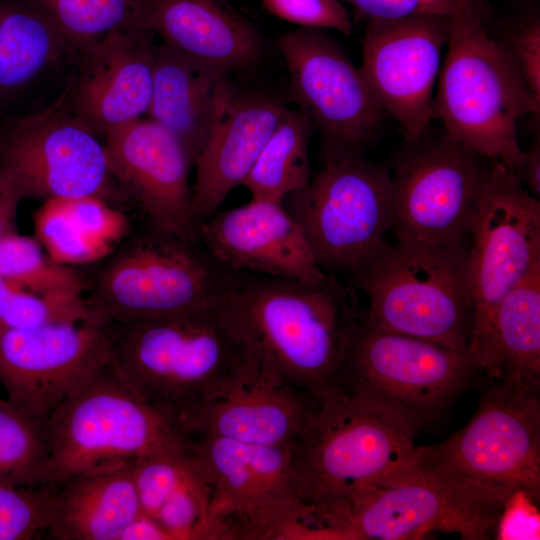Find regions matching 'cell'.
I'll list each match as a JSON object with an SVG mask.
<instances>
[{"label": "cell", "instance_id": "1", "mask_svg": "<svg viewBox=\"0 0 540 540\" xmlns=\"http://www.w3.org/2000/svg\"><path fill=\"white\" fill-rule=\"evenodd\" d=\"M228 307L266 368L320 407L344 396L342 373L364 316L354 291L327 273L316 281L239 272Z\"/></svg>", "mask_w": 540, "mask_h": 540}, {"label": "cell", "instance_id": "2", "mask_svg": "<svg viewBox=\"0 0 540 540\" xmlns=\"http://www.w3.org/2000/svg\"><path fill=\"white\" fill-rule=\"evenodd\" d=\"M227 301L107 324L108 368L137 397L182 428L189 416L240 382L252 366L250 348Z\"/></svg>", "mask_w": 540, "mask_h": 540}, {"label": "cell", "instance_id": "3", "mask_svg": "<svg viewBox=\"0 0 540 540\" xmlns=\"http://www.w3.org/2000/svg\"><path fill=\"white\" fill-rule=\"evenodd\" d=\"M447 45L433 118L450 141L514 171L524 154L517 123L540 104L506 47L488 34L481 9L451 17Z\"/></svg>", "mask_w": 540, "mask_h": 540}, {"label": "cell", "instance_id": "4", "mask_svg": "<svg viewBox=\"0 0 540 540\" xmlns=\"http://www.w3.org/2000/svg\"><path fill=\"white\" fill-rule=\"evenodd\" d=\"M469 245L385 241L350 273L377 328L467 351L474 305Z\"/></svg>", "mask_w": 540, "mask_h": 540}, {"label": "cell", "instance_id": "5", "mask_svg": "<svg viewBox=\"0 0 540 540\" xmlns=\"http://www.w3.org/2000/svg\"><path fill=\"white\" fill-rule=\"evenodd\" d=\"M99 262L93 275H85V301L93 318L103 324L224 303L239 274L199 239H185L150 224Z\"/></svg>", "mask_w": 540, "mask_h": 540}, {"label": "cell", "instance_id": "6", "mask_svg": "<svg viewBox=\"0 0 540 540\" xmlns=\"http://www.w3.org/2000/svg\"><path fill=\"white\" fill-rule=\"evenodd\" d=\"M418 429L371 401L344 395L320 407L293 445L298 497L311 513L349 501L383 477L415 462Z\"/></svg>", "mask_w": 540, "mask_h": 540}, {"label": "cell", "instance_id": "7", "mask_svg": "<svg viewBox=\"0 0 540 540\" xmlns=\"http://www.w3.org/2000/svg\"><path fill=\"white\" fill-rule=\"evenodd\" d=\"M504 505L413 463L314 513L313 521L322 539L410 540L438 531L484 540L495 534Z\"/></svg>", "mask_w": 540, "mask_h": 540}, {"label": "cell", "instance_id": "8", "mask_svg": "<svg viewBox=\"0 0 540 540\" xmlns=\"http://www.w3.org/2000/svg\"><path fill=\"white\" fill-rule=\"evenodd\" d=\"M474 305L467 353L491 380L501 376L497 314L508 293L540 262V202L501 162H492L469 233Z\"/></svg>", "mask_w": 540, "mask_h": 540}, {"label": "cell", "instance_id": "9", "mask_svg": "<svg viewBox=\"0 0 540 540\" xmlns=\"http://www.w3.org/2000/svg\"><path fill=\"white\" fill-rule=\"evenodd\" d=\"M46 431L53 483L133 464L189 441L176 422L137 397L108 366L49 415Z\"/></svg>", "mask_w": 540, "mask_h": 540}, {"label": "cell", "instance_id": "10", "mask_svg": "<svg viewBox=\"0 0 540 540\" xmlns=\"http://www.w3.org/2000/svg\"><path fill=\"white\" fill-rule=\"evenodd\" d=\"M414 464L504 504L518 492L538 502L539 394L495 381L461 429L436 445L416 447Z\"/></svg>", "mask_w": 540, "mask_h": 540}, {"label": "cell", "instance_id": "11", "mask_svg": "<svg viewBox=\"0 0 540 540\" xmlns=\"http://www.w3.org/2000/svg\"><path fill=\"white\" fill-rule=\"evenodd\" d=\"M188 438L212 489L202 539H292L310 515L297 494L293 446Z\"/></svg>", "mask_w": 540, "mask_h": 540}, {"label": "cell", "instance_id": "12", "mask_svg": "<svg viewBox=\"0 0 540 540\" xmlns=\"http://www.w3.org/2000/svg\"><path fill=\"white\" fill-rule=\"evenodd\" d=\"M480 372L467 351L374 327L363 316L344 365L342 390L419 429L448 408Z\"/></svg>", "mask_w": 540, "mask_h": 540}, {"label": "cell", "instance_id": "13", "mask_svg": "<svg viewBox=\"0 0 540 540\" xmlns=\"http://www.w3.org/2000/svg\"><path fill=\"white\" fill-rule=\"evenodd\" d=\"M283 206L324 272H351L385 242L392 228L390 170L359 154L326 157L324 169Z\"/></svg>", "mask_w": 540, "mask_h": 540}, {"label": "cell", "instance_id": "14", "mask_svg": "<svg viewBox=\"0 0 540 540\" xmlns=\"http://www.w3.org/2000/svg\"><path fill=\"white\" fill-rule=\"evenodd\" d=\"M0 170L23 199H130L114 185L104 143L72 110L66 90L45 109L10 119L0 132ZM116 180V179H115Z\"/></svg>", "mask_w": 540, "mask_h": 540}, {"label": "cell", "instance_id": "15", "mask_svg": "<svg viewBox=\"0 0 540 540\" xmlns=\"http://www.w3.org/2000/svg\"><path fill=\"white\" fill-rule=\"evenodd\" d=\"M407 142L390 170L397 240L469 245L492 162L444 135Z\"/></svg>", "mask_w": 540, "mask_h": 540}, {"label": "cell", "instance_id": "16", "mask_svg": "<svg viewBox=\"0 0 540 540\" xmlns=\"http://www.w3.org/2000/svg\"><path fill=\"white\" fill-rule=\"evenodd\" d=\"M279 47L292 94L326 142V157L359 154L373 135L382 109L360 68L323 29L299 28L284 34Z\"/></svg>", "mask_w": 540, "mask_h": 540}, {"label": "cell", "instance_id": "17", "mask_svg": "<svg viewBox=\"0 0 540 540\" xmlns=\"http://www.w3.org/2000/svg\"><path fill=\"white\" fill-rule=\"evenodd\" d=\"M107 366V324L0 328V384L8 400L41 419Z\"/></svg>", "mask_w": 540, "mask_h": 540}, {"label": "cell", "instance_id": "18", "mask_svg": "<svg viewBox=\"0 0 540 540\" xmlns=\"http://www.w3.org/2000/svg\"><path fill=\"white\" fill-rule=\"evenodd\" d=\"M451 17L420 15L372 19L362 41L360 71L382 110L407 141L428 136L433 92Z\"/></svg>", "mask_w": 540, "mask_h": 540}, {"label": "cell", "instance_id": "19", "mask_svg": "<svg viewBox=\"0 0 540 540\" xmlns=\"http://www.w3.org/2000/svg\"><path fill=\"white\" fill-rule=\"evenodd\" d=\"M104 146L110 169L148 224L185 239H198L192 202L193 166L179 141L142 117L109 129Z\"/></svg>", "mask_w": 540, "mask_h": 540}, {"label": "cell", "instance_id": "20", "mask_svg": "<svg viewBox=\"0 0 540 540\" xmlns=\"http://www.w3.org/2000/svg\"><path fill=\"white\" fill-rule=\"evenodd\" d=\"M154 36L139 27L114 30L75 53L78 70L65 88L68 101L98 136L148 112Z\"/></svg>", "mask_w": 540, "mask_h": 540}, {"label": "cell", "instance_id": "21", "mask_svg": "<svg viewBox=\"0 0 540 540\" xmlns=\"http://www.w3.org/2000/svg\"><path fill=\"white\" fill-rule=\"evenodd\" d=\"M251 351L253 363L246 376L183 423L188 437L293 446L306 433L320 405L275 376L252 348Z\"/></svg>", "mask_w": 540, "mask_h": 540}, {"label": "cell", "instance_id": "22", "mask_svg": "<svg viewBox=\"0 0 540 540\" xmlns=\"http://www.w3.org/2000/svg\"><path fill=\"white\" fill-rule=\"evenodd\" d=\"M198 239L236 272L302 281L320 280L327 274L283 204L251 199L215 212L200 223Z\"/></svg>", "mask_w": 540, "mask_h": 540}, {"label": "cell", "instance_id": "23", "mask_svg": "<svg viewBox=\"0 0 540 540\" xmlns=\"http://www.w3.org/2000/svg\"><path fill=\"white\" fill-rule=\"evenodd\" d=\"M286 109L273 97L232 90L194 163L192 202L199 223L243 184Z\"/></svg>", "mask_w": 540, "mask_h": 540}, {"label": "cell", "instance_id": "24", "mask_svg": "<svg viewBox=\"0 0 540 540\" xmlns=\"http://www.w3.org/2000/svg\"><path fill=\"white\" fill-rule=\"evenodd\" d=\"M138 25L229 74L253 66L263 52L259 32L227 0H142Z\"/></svg>", "mask_w": 540, "mask_h": 540}, {"label": "cell", "instance_id": "25", "mask_svg": "<svg viewBox=\"0 0 540 540\" xmlns=\"http://www.w3.org/2000/svg\"><path fill=\"white\" fill-rule=\"evenodd\" d=\"M226 71L156 44L150 119L182 145L192 165L234 89Z\"/></svg>", "mask_w": 540, "mask_h": 540}, {"label": "cell", "instance_id": "26", "mask_svg": "<svg viewBox=\"0 0 540 540\" xmlns=\"http://www.w3.org/2000/svg\"><path fill=\"white\" fill-rule=\"evenodd\" d=\"M132 464L57 483L47 536L56 540H119L141 512Z\"/></svg>", "mask_w": 540, "mask_h": 540}, {"label": "cell", "instance_id": "27", "mask_svg": "<svg viewBox=\"0 0 540 540\" xmlns=\"http://www.w3.org/2000/svg\"><path fill=\"white\" fill-rule=\"evenodd\" d=\"M131 472L143 513L159 522L172 539H200L212 489L190 441L134 462Z\"/></svg>", "mask_w": 540, "mask_h": 540}, {"label": "cell", "instance_id": "28", "mask_svg": "<svg viewBox=\"0 0 540 540\" xmlns=\"http://www.w3.org/2000/svg\"><path fill=\"white\" fill-rule=\"evenodd\" d=\"M74 56L73 45L41 13L22 0H0V101Z\"/></svg>", "mask_w": 540, "mask_h": 540}, {"label": "cell", "instance_id": "29", "mask_svg": "<svg viewBox=\"0 0 540 540\" xmlns=\"http://www.w3.org/2000/svg\"><path fill=\"white\" fill-rule=\"evenodd\" d=\"M501 376L505 385L540 393V262L502 301L497 314Z\"/></svg>", "mask_w": 540, "mask_h": 540}, {"label": "cell", "instance_id": "30", "mask_svg": "<svg viewBox=\"0 0 540 540\" xmlns=\"http://www.w3.org/2000/svg\"><path fill=\"white\" fill-rule=\"evenodd\" d=\"M310 132L311 122L305 114L285 110L242 184L252 199L283 204L309 183Z\"/></svg>", "mask_w": 540, "mask_h": 540}, {"label": "cell", "instance_id": "31", "mask_svg": "<svg viewBox=\"0 0 540 540\" xmlns=\"http://www.w3.org/2000/svg\"><path fill=\"white\" fill-rule=\"evenodd\" d=\"M51 483L46 420L0 399V484L36 487Z\"/></svg>", "mask_w": 540, "mask_h": 540}, {"label": "cell", "instance_id": "32", "mask_svg": "<svg viewBox=\"0 0 540 540\" xmlns=\"http://www.w3.org/2000/svg\"><path fill=\"white\" fill-rule=\"evenodd\" d=\"M0 276L17 289L34 293L85 295V275L54 261L38 240L18 232L0 239Z\"/></svg>", "mask_w": 540, "mask_h": 540}, {"label": "cell", "instance_id": "33", "mask_svg": "<svg viewBox=\"0 0 540 540\" xmlns=\"http://www.w3.org/2000/svg\"><path fill=\"white\" fill-rule=\"evenodd\" d=\"M22 1L47 18L73 45L76 53L114 30L139 27L142 0Z\"/></svg>", "mask_w": 540, "mask_h": 540}, {"label": "cell", "instance_id": "34", "mask_svg": "<svg viewBox=\"0 0 540 540\" xmlns=\"http://www.w3.org/2000/svg\"><path fill=\"white\" fill-rule=\"evenodd\" d=\"M37 239L48 255L65 265L97 262L113 248L85 233L69 215L63 199L44 202L35 215Z\"/></svg>", "mask_w": 540, "mask_h": 540}, {"label": "cell", "instance_id": "35", "mask_svg": "<svg viewBox=\"0 0 540 540\" xmlns=\"http://www.w3.org/2000/svg\"><path fill=\"white\" fill-rule=\"evenodd\" d=\"M57 483L36 487L0 484V540H31L46 534Z\"/></svg>", "mask_w": 540, "mask_h": 540}, {"label": "cell", "instance_id": "36", "mask_svg": "<svg viewBox=\"0 0 540 540\" xmlns=\"http://www.w3.org/2000/svg\"><path fill=\"white\" fill-rule=\"evenodd\" d=\"M84 320L96 321L85 295L42 294L14 288L0 328L27 329Z\"/></svg>", "mask_w": 540, "mask_h": 540}, {"label": "cell", "instance_id": "37", "mask_svg": "<svg viewBox=\"0 0 540 540\" xmlns=\"http://www.w3.org/2000/svg\"><path fill=\"white\" fill-rule=\"evenodd\" d=\"M273 15L302 28L334 29L350 35V17L340 0H261Z\"/></svg>", "mask_w": 540, "mask_h": 540}, {"label": "cell", "instance_id": "38", "mask_svg": "<svg viewBox=\"0 0 540 540\" xmlns=\"http://www.w3.org/2000/svg\"><path fill=\"white\" fill-rule=\"evenodd\" d=\"M349 4L355 14L369 20L396 19L420 15L458 14L479 10L477 0H340Z\"/></svg>", "mask_w": 540, "mask_h": 540}, {"label": "cell", "instance_id": "39", "mask_svg": "<svg viewBox=\"0 0 540 540\" xmlns=\"http://www.w3.org/2000/svg\"><path fill=\"white\" fill-rule=\"evenodd\" d=\"M63 201L73 221L85 233L111 248L128 230L123 214L101 198L85 196Z\"/></svg>", "mask_w": 540, "mask_h": 540}, {"label": "cell", "instance_id": "40", "mask_svg": "<svg viewBox=\"0 0 540 540\" xmlns=\"http://www.w3.org/2000/svg\"><path fill=\"white\" fill-rule=\"evenodd\" d=\"M534 99L540 104V25L532 21L518 29L505 46Z\"/></svg>", "mask_w": 540, "mask_h": 540}, {"label": "cell", "instance_id": "41", "mask_svg": "<svg viewBox=\"0 0 540 540\" xmlns=\"http://www.w3.org/2000/svg\"><path fill=\"white\" fill-rule=\"evenodd\" d=\"M497 539H539V513L536 501L524 492L505 503L498 521Z\"/></svg>", "mask_w": 540, "mask_h": 540}, {"label": "cell", "instance_id": "42", "mask_svg": "<svg viewBox=\"0 0 540 540\" xmlns=\"http://www.w3.org/2000/svg\"><path fill=\"white\" fill-rule=\"evenodd\" d=\"M23 200L12 180L0 170V239L16 233V215Z\"/></svg>", "mask_w": 540, "mask_h": 540}, {"label": "cell", "instance_id": "43", "mask_svg": "<svg viewBox=\"0 0 540 540\" xmlns=\"http://www.w3.org/2000/svg\"><path fill=\"white\" fill-rule=\"evenodd\" d=\"M525 189L536 199L540 198V143L539 138L513 171Z\"/></svg>", "mask_w": 540, "mask_h": 540}, {"label": "cell", "instance_id": "44", "mask_svg": "<svg viewBox=\"0 0 540 540\" xmlns=\"http://www.w3.org/2000/svg\"><path fill=\"white\" fill-rule=\"evenodd\" d=\"M164 527L142 511L126 526L119 540H169Z\"/></svg>", "mask_w": 540, "mask_h": 540}, {"label": "cell", "instance_id": "45", "mask_svg": "<svg viewBox=\"0 0 540 540\" xmlns=\"http://www.w3.org/2000/svg\"><path fill=\"white\" fill-rule=\"evenodd\" d=\"M14 287L0 276V324L5 314Z\"/></svg>", "mask_w": 540, "mask_h": 540}]
</instances>
